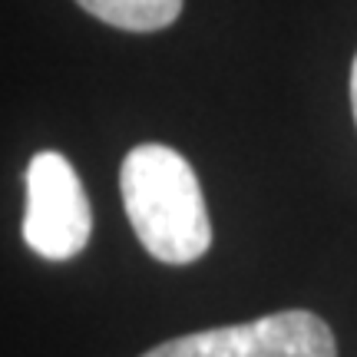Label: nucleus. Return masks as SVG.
<instances>
[{"instance_id":"nucleus-4","label":"nucleus","mask_w":357,"mask_h":357,"mask_svg":"<svg viewBox=\"0 0 357 357\" xmlns=\"http://www.w3.org/2000/svg\"><path fill=\"white\" fill-rule=\"evenodd\" d=\"M96 20L129 33H153L176 24L182 13V0H77Z\"/></svg>"},{"instance_id":"nucleus-1","label":"nucleus","mask_w":357,"mask_h":357,"mask_svg":"<svg viewBox=\"0 0 357 357\" xmlns=\"http://www.w3.org/2000/svg\"><path fill=\"white\" fill-rule=\"evenodd\" d=\"M119 192L129 225L155 261L189 265L208 252L212 222L202 185L189 159L172 146H132L119 166Z\"/></svg>"},{"instance_id":"nucleus-2","label":"nucleus","mask_w":357,"mask_h":357,"mask_svg":"<svg viewBox=\"0 0 357 357\" xmlns=\"http://www.w3.org/2000/svg\"><path fill=\"white\" fill-rule=\"evenodd\" d=\"M142 357H337V344L324 318L294 307L245 324L182 334Z\"/></svg>"},{"instance_id":"nucleus-5","label":"nucleus","mask_w":357,"mask_h":357,"mask_svg":"<svg viewBox=\"0 0 357 357\" xmlns=\"http://www.w3.org/2000/svg\"><path fill=\"white\" fill-rule=\"evenodd\" d=\"M351 109H354V123H357V53L354 63H351Z\"/></svg>"},{"instance_id":"nucleus-3","label":"nucleus","mask_w":357,"mask_h":357,"mask_svg":"<svg viewBox=\"0 0 357 357\" xmlns=\"http://www.w3.org/2000/svg\"><path fill=\"white\" fill-rule=\"evenodd\" d=\"M93 212L77 169L60 153H37L26 166L24 242L47 261H70L89 242Z\"/></svg>"}]
</instances>
